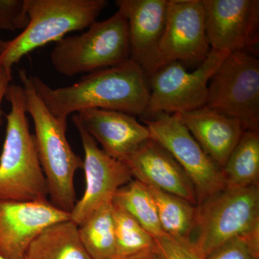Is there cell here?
<instances>
[{
	"instance_id": "6da1fadb",
	"label": "cell",
	"mask_w": 259,
	"mask_h": 259,
	"mask_svg": "<svg viewBox=\"0 0 259 259\" xmlns=\"http://www.w3.org/2000/svg\"><path fill=\"white\" fill-rule=\"evenodd\" d=\"M34 88L49 111L67 121L71 114L87 109H102L144 115L150 96L149 79L132 59L113 67L84 75L71 86L52 88L31 76Z\"/></svg>"
},
{
	"instance_id": "7a4b0ae2",
	"label": "cell",
	"mask_w": 259,
	"mask_h": 259,
	"mask_svg": "<svg viewBox=\"0 0 259 259\" xmlns=\"http://www.w3.org/2000/svg\"><path fill=\"white\" fill-rule=\"evenodd\" d=\"M18 76L25 93L27 113L33 121L35 146L50 202L70 213L76 202L75 174L83 168V160L74 153L66 138L67 121L58 119L49 111L25 69H19Z\"/></svg>"
},
{
	"instance_id": "3957f363",
	"label": "cell",
	"mask_w": 259,
	"mask_h": 259,
	"mask_svg": "<svg viewBox=\"0 0 259 259\" xmlns=\"http://www.w3.org/2000/svg\"><path fill=\"white\" fill-rule=\"evenodd\" d=\"M5 98L11 109L6 115V135L0 156V200L48 199L47 180L29 128L23 87L10 83Z\"/></svg>"
},
{
	"instance_id": "277c9868",
	"label": "cell",
	"mask_w": 259,
	"mask_h": 259,
	"mask_svg": "<svg viewBox=\"0 0 259 259\" xmlns=\"http://www.w3.org/2000/svg\"><path fill=\"white\" fill-rule=\"evenodd\" d=\"M107 0H25L28 26L0 45V66L12 73L29 53L69 32L88 28L106 8Z\"/></svg>"
},
{
	"instance_id": "5b68a950",
	"label": "cell",
	"mask_w": 259,
	"mask_h": 259,
	"mask_svg": "<svg viewBox=\"0 0 259 259\" xmlns=\"http://www.w3.org/2000/svg\"><path fill=\"white\" fill-rule=\"evenodd\" d=\"M131 59L128 25L118 10L106 20L95 21L86 32L63 37L50 54L53 67L68 77L113 67Z\"/></svg>"
},
{
	"instance_id": "8992f818",
	"label": "cell",
	"mask_w": 259,
	"mask_h": 259,
	"mask_svg": "<svg viewBox=\"0 0 259 259\" xmlns=\"http://www.w3.org/2000/svg\"><path fill=\"white\" fill-rule=\"evenodd\" d=\"M192 240L205 258L220 245L259 229V186L228 189L197 204Z\"/></svg>"
},
{
	"instance_id": "52a82bcc",
	"label": "cell",
	"mask_w": 259,
	"mask_h": 259,
	"mask_svg": "<svg viewBox=\"0 0 259 259\" xmlns=\"http://www.w3.org/2000/svg\"><path fill=\"white\" fill-rule=\"evenodd\" d=\"M205 106L259 130V60L250 51L229 53L208 83Z\"/></svg>"
},
{
	"instance_id": "ba28073f",
	"label": "cell",
	"mask_w": 259,
	"mask_h": 259,
	"mask_svg": "<svg viewBox=\"0 0 259 259\" xmlns=\"http://www.w3.org/2000/svg\"><path fill=\"white\" fill-rule=\"evenodd\" d=\"M228 54L211 49L193 71H187L179 61L161 66L148 78L150 96L143 119L161 112L182 113L205 106L209 80Z\"/></svg>"
},
{
	"instance_id": "9c48e42d",
	"label": "cell",
	"mask_w": 259,
	"mask_h": 259,
	"mask_svg": "<svg viewBox=\"0 0 259 259\" xmlns=\"http://www.w3.org/2000/svg\"><path fill=\"white\" fill-rule=\"evenodd\" d=\"M143 120L151 139L171 153L190 177L197 204L226 188L221 168L204 153L177 114L161 112Z\"/></svg>"
},
{
	"instance_id": "30bf717a",
	"label": "cell",
	"mask_w": 259,
	"mask_h": 259,
	"mask_svg": "<svg viewBox=\"0 0 259 259\" xmlns=\"http://www.w3.org/2000/svg\"><path fill=\"white\" fill-rule=\"evenodd\" d=\"M72 120L79 132L84 152L83 169L86 187L82 197L76 201L70 212L71 221L80 226L102 204L112 201L117 191L134 177L123 162L112 157L99 147L76 114L73 115Z\"/></svg>"
},
{
	"instance_id": "8fae6325",
	"label": "cell",
	"mask_w": 259,
	"mask_h": 259,
	"mask_svg": "<svg viewBox=\"0 0 259 259\" xmlns=\"http://www.w3.org/2000/svg\"><path fill=\"white\" fill-rule=\"evenodd\" d=\"M211 50L202 0H168L166 26L158 50V69L172 61L199 63Z\"/></svg>"
},
{
	"instance_id": "7c38bea8",
	"label": "cell",
	"mask_w": 259,
	"mask_h": 259,
	"mask_svg": "<svg viewBox=\"0 0 259 259\" xmlns=\"http://www.w3.org/2000/svg\"><path fill=\"white\" fill-rule=\"evenodd\" d=\"M211 49L231 53L258 42V0H202Z\"/></svg>"
},
{
	"instance_id": "4fadbf2b",
	"label": "cell",
	"mask_w": 259,
	"mask_h": 259,
	"mask_svg": "<svg viewBox=\"0 0 259 259\" xmlns=\"http://www.w3.org/2000/svg\"><path fill=\"white\" fill-rule=\"evenodd\" d=\"M71 219L70 213L45 200H0V255L23 259L32 241L56 223Z\"/></svg>"
},
{
	"instance_id": "5bb4252c",
	"label": "cell",
	"mask_w": 259,
	"mask_h": 259,
	"mask_svg": "<svg viewBox=\"0 0 259 259\" xmlns=\"http://www.w3.org/2000/svg\"><path fill=\"white\" fill-rule=\"evenodd\" d=\"M128 25L131 59L148 77L158 70V50L166 26L168 0H117Z\"/></svg>"
},
{
	"instance_id": "9a60e30c",
	"label": "cell",
	"mask_w": 259,
	"mask_h": 259,
	"mask_svg": "<svg viewBox=\"0 0 259 259\" xmlns=\"http://www.w3.org/2000/svg\"><path fill=\"white\" fill-rule=\"evenodd\" d=\"M122 162L136 180L197 205L190 177L171 153L152 139L143 143Z\"/></svg>"
},
{
	"instance_id": "2e32d148",
	"label": "cell",
	"mask_w": 259,
	"mask_h": 259,
	"mask_svg": "<svg viewBox=\"0 0 259 259\" xmlns=\"http://www.w3.org/2000/svg\"><path fill=\"white\" fill-rule=\"evenodd\" d=\"M76 115L81 124L102 149L123 161L145 141L151 139L149 130L125 112L102 109H87Z\"/></svg>"
},
{
	"instance_id": "e0dca14e",
	"label": "cell",
	"mask_w": 259,
	"mask_h": 259,
	"mask_svg": "<svg viewBox=\"0 0 259 259\" xmlns=\"http://www.w3.org/2000/svg\"><path fill=\"white\" fill-rule=\"evenodd\" d=\"M177 115L221 169L246 131L241 121L207 106Z\"/></svg>"
},
{
	"instance_id": "ac0fdd59",
	"label": "cell",
	"mask_w": 259,
	"mask_h": 259,
	"mask_svg": "<svg viewBox=\"0 0 259 259\" xmlns=\"http://www.w3.org/2000/svg\"><path fill=\"white\" fill-rule=\"evenodd\" d=\"M23 259H93L80 240L79 227L71 219L56 223L32 241Z\"/></svg>"
},
{
	"instance_id": "d6986e66",
	"label": "cell",
	"mask_w": 259,
	"mask_h": 259,
	"mask_svg": "<svg viewBox=\"0 0 259 259\" xmlns=\"http://www.w3.org/2000/svg\"><path fill=\"white\" fill-rule=\"evenodd\" d=\"M221 171L226 188H243L258 185V131H245Z\"/></svg>"
},
{
	"instance_id": "ffe728a7",
	"label": "cell",
	"mask_w": 259,
	"mask_h": 259,
	"mask_svg": "<svg viewBox=\"0 0 259 259\" xmlns=\"http://www.w3.org/2000/svg\"><path fill=\"white\" fill-rule=\"evenodd\" d=\"M79 227L80 240L93 259H112L116 254L112 201L105 202Z\"/></svg>"
},
{
	"instance_id": "44dd1931",
	"label": "cell",
	"mask_w": 259,
	"mask_h": 259,
	"mask_svg": "<svg viewBox=\"0 0 259 259\" xmlns=\"http://www.w3.org/2000/svg\"><path fill=\"white\" fill-rule=\"evenodd\" d=\"M147 187L156 204L163 232L175 238L191 239L195 226L197 207L175 194Z\"/></svg>"
},
{
	"instance_id": "7402d4cb",
	"label": "cell",
	"mask_w": 259,
	"mask_h": 259,
	"mask_svg": "<svg viewBox=\"0 0 259 259\" xmlns=\"http://www.w3.org/2000/svg\"><path fill=\"white\" fill-rule=\"evenodd\" d=\"M112 202L126 211L154 238L166 235L162 230L157 209L147 186L133 180L121 187Z\"/></svg>"
},
{
	"instance_id": "603a6c76",
	"label": "cell",
	"mask_w": 259,
	"mask_h": 259,
	"mask_svg": "<svg viewBox=\"0 0 259 259\" xmlns=\"http://www.w3.org/2000/svg\"><path fill=\"white\" fill-rule=\"evenodd\" d=\"M112 204L116 239L115 258H123L144 250L154 249V237L123 209L113 202Z\"/></svg>"
},
{
	"instance_id": "cb8c5ba5",
	"label": "cell",
	"mask_w": 259,
	"mask_h": 259,
	"mask_svg": "<svg viewBox=\"0 0 259 259\" xmlns=\"http://www.w3.org/2000/svg\"><path fill=\"white\" fill-rule=\"evenodd\" d=\"M154 238L160 259H205L190 238L166 234Z\"/></svg>"
},
{
	"instance_id": "d4e9b609",
	"label": "cell",
	"mask_w": 259,
	"mask_h": 259,
	"mask_svg": "<svg viewBox=\"0 0 259 259\" xmlns=\"http://www.w3.org/2000/svg\"><path fill=\"white\" fill-rule=\"evenodd\" d=\"M28 23L25 0H0V30H23Z\"/></svg>"
},
{
	"instance_id": "484cf974",
	"label": "cell",
	"mask_w": 259,
	"mask_h": 259,
	"mask_svg": "<svg viewBox=\"0 0 259 259\" xmlns=\"http://www.w3.org/2000/svg\"><path fill=\"white\" fill-rule=\"evenodd\" d=\"M205 259H259V252L250 246L244 236H237L220 245Z\"/></svg>"
},
{
	"instance_id": "4316f807",
	"label": "cell",
	"mask_w": 259,
	"mask_h": 259,
	"mask_svg": "<svg viewBox=\"0 0 259 259\" xmlns=\"http://www.w3.org/2000/svg\"><path fill=\"white\" fill-rule=\"evenodd\" d=\"M12 81V73L7 71L5 68L0 66V125L3 122V111H2V102L5 97L7 90Z\"/></svg>"
},
{
	"instance_id": "83f0119b",
	"label": "cell",
	"mask_w": 259,
	"mask_h": 259,
	"mask_svg": "<svg viewBox=\"0 0 259 259\" xmlns=\"http://www.w3.org/2000/svg\"><path fill=\"white\" fill-rule=\"evenodd\" d=\"M112 259H160L158 256L156 248L154 249L144 250L136 254L123 257V258H115Z\"/></svg>"
},
{
	"instance_id": "f1b7e54d",
	"label": "cell",
	"mask_w": 259,
	"mask_h": 259,
	"mask_svg": "<svg viewBox=\"0 0 259 259\" xmlns=\"http://www.w3.org/2000/svg\"><path fill=\"white\" fill-rule=\"evenodd\" d=\"M3 42V40H2L1 37H0V45H1L2 42Z\"/></svg>"
},
{
	"instance_id": "f546056e",
	"label": "cell",
	"mask_w": 259,
	"mask_h": 259,
	"mask_svg": "<svg viewBox=\"0 0 259 259\" xmlns=\"http://www.w3.org/2000/svg\"><path fill=\"white\" fill-rule=\"evenodd\" d=\"M0 259H6V258H5L4 257L2 256V255H0Z\"/></svg>"
}]
</instances>
